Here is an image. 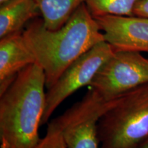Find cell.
Returning <instances> with one entry per match:
<instances>
[{
  "mask_svg": "<svg viewBox=\"0 0 148 148\" xmlns=\"http://www.w3.org/2000/svg\"><path fill=\"white\" fill-rule=\"evenodd\" d=\"M23 34L36 63L44 72L47 89L74 61L105 40L96 18L85 3L58 29L47 28L42 18H36L27 24Z\"/></svg>",
  "mask_w": 148,
  "mask_h": 148,
  "instance_id": "cell-1",
  "label": "cell"
},
{
  "mask_svg": "<svg viewBox=\"0 0 148 148\" xmlns=\"http://www.w3.org/2000/svg\"><path fill=\"white\" fill-rule=\"evenodd\" d=\"M46 83L37 63L20 72L0 95V147L34 148L45 109Z\"/></svg>",
  "mask_w": 148,
  "mask_h": 148,
  "instance_id": "cell-2",
  "label": "cell"
},
{
  "mask_svg": "<svg viewBox=\"0 0 148 148\" xmlns=\"http://www.w3.org/2000/svg\"><path fill=\"white\" fill-rule=\"evenodd\" d=\"M100 148H134L148 136V83L116 98L99 120Z\"/></svg>",
  "mask_w": 148,
  "mask_h": 148,
  "instance_id": "cell-3",
  "label": "cell"
},
{
  "mask_svg": "<svg viewBox=\"0 0 148 148\" xmlns=\"http://www.w3.org/2000/svg\"><path fill=\"white\" fill-rule=\"evenodd\" d=\"M89 88L80 101L49 124L60 131L66 148H100L99 120L113 104Z\"/></svg>",
  "mask_w": 148,
  "mask_h": 148,
  "instance_id": "cell-4",
  "label": "cell"
},
{
  "mask_svg": "<svg viewBox=\"0 0 148 148\" xmlns=\"http://www.w3.org/2000/svg\"><path fill=\"white\" fill-rule=\"evenodd\" d=\"M148 83V58L136 51H114L101 66L88 87L112 100Z\"/></svg>",
  "mask_w": 148,
  "mask_h": 148,
  "instance_id": "cell-5",
  "label": "cell"
},
{
  "mask_svg": "<svg viewBox=\"0 0 148 148\" xmlns=\"http://www.w3.org/2000/svg\"><path fill=\"white\" fill-rule=\"evenodd\" d=\"M108 42L103 40L74 61L46 91L45 109L41 124L48 123L58 107L77 90L89 86L96 73L114 53Z\"/></svg>",
  "mask_w": 148,
  "mask_h": 148,
  "instance_id": "cell-6",
  "label": "cell"
},
{
  "mask_svg": "<svg viewBox=\"0 0 148 148\" xmlns=\"http://www.w3.org/2000/svg\"><path fill=\"white\" fill-rule=\"evenodd\" d=\"M95 18L114 51L148 52V18L106 15Z\"/></svg>",
  "mask_w": 148,
  "mask_h": 148,
  "instance_id": "cell-7",
  "label": "cell"
},
{
  "mask_svg": "<svg viewBox=\"0 0 148 148\" xmlns=\"http://www.w3.org/2000/svg\"><path fill=\"white\" fill-rule=\"evenodd\" d=\"M36 63L23 32L0 38V95L25 67Z\"/></svg>",
  "mask_w": 148,
  "mask_h": 148,
  "instance_id": "cell-8",
  "label": "cell"
},
{
  "mask_svg": "<svg viewBox=\"0 0 148 148\" xmlns=\"http://www.w3.org/2000/svg\"><path fill=\"white\" fill-rule=\"evenodd\" d=\"M39 14L35 0H8L0 3V38L23 32L27 22Z\"/></svg>",
  "mask_w": 148,
  "mask_h": 148,
  "instance_id": "cell-9",
  "label": "cell"
},
{
  "mask_svg": "<svg viewBox=\"0 0 148 148\" xmlns=\"http://www.w3.org/2000/svg\"><path fill=\"white\" fill-rule=\"evenodd\" d=\"M44 25L58 29L64 25L86 0H35Z\"/></svg>",
  "mask_w": 148,
  "mask_h": 148,
  "instance_id": "cell-10",
  "label": "cell"
},
{
  "mask_svg": "<svg viewBox=\"0 0 148 148\" xmlns=\"http://www.w3.org/2000/svg\"><path fill=\"white\" fill-rule=\"evenodd\" d=\"M139 0H86L85 4L94 17L114 15L132 16Z\"/></svg>",
  "mask_w": 148,
  "mask_h": 148,
  "instance_id": "cell-11",
  "label": "cell"
},
{
  "mask_svg": "<svg viewBox=\"0 0 148 148\" xmlns=\"http://www.w3.org/2000/svg\"><path fill=\"white\" fill-rule=\"evenodd\" d=\"M34 148H66L62 134L58 129L48 123L47 132Z\"/></svg>",
  "mask_w": 148,
  "mask_h": 148,
  "instance_id": "cell-12",
  "label": "cell"
},
{
  "mask_svg": "<svg viewBox=\"0 0 148 148\" xmlns=\"http://www.w3.org/2000/svg\"><path fill=\"white\" fill-rule=\"evenodd\" d=\"M134 15L148 18V0H139L135 5Z\"/></svg>",
  "mask_w": 148,
  "mask_h": 148,
  "instance_id": "cell-13",
  "label": "cell"
},
{
  "mask_svg": "<svg viewBox=\"0 0 148 148\" xmlns=\"http://www.w3.org/2000/svg\"><path fill=\"white\" fill-rule=\"evenodd\" d=\"M138 148H148V136L139 144Z\"/></svg>",
  "mask_w": 148,
  "mask_h": 148,
  "instance_id": "cell-14",
  "label": "cell"
},
{
  "mask_svg": "<svg viewBox=\"0 0 148 148\" xmlns=\"http://www.w3.org/2000/svg\"><path fill=\"white\" fill-rule=\"evenodd\" d=\"M6 1H8V0H0V3H2Z\"/></svg>",
  "mask_w": 148,
  "mask_h": 148,
  "instance_id": "cell-15",
  "label": "cell"
},
{
  "mask_svg": "<svg viewBox=\"0 0 148 148\" xmlns=\"http://www.w3.org/2000/svg\"><path fill=\"white\" fill-rule=\"evenodd\" d=\"M134 148H138V147H134Z\"/></svg>",
  "mask_w": 148,
  "mask_h": 148,
  "instance_id": "cell-16",
  "label": "cell"
}]
</instances>
